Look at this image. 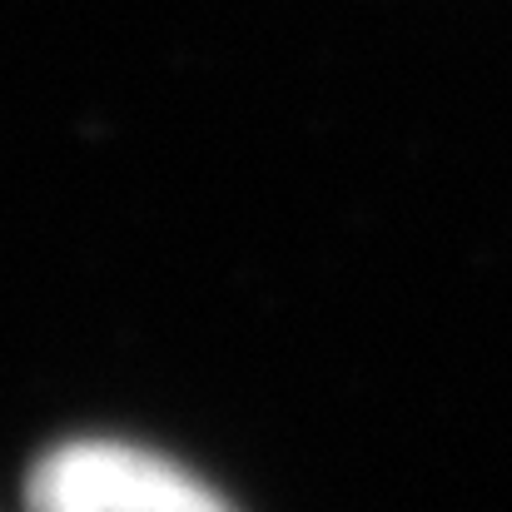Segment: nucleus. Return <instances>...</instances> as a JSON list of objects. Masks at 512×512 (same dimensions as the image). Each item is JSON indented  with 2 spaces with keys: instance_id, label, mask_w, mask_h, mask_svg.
<instances>
[{
  "instance_id": "1",
  "label": "nucleus",
  "mask_w": 512,
  "mask_h": 512,
  "mask_svg": "<svg viewBox=\"0 0 512 512\" xmlns=\"http://www.w3.org/2000/svg\"><path fill=\"white\" fill-rule=\"evenodd\" d=\"M30 512H229L199 478L130 443H60L25 483Z\"/></svg>"
}]
</instances>
